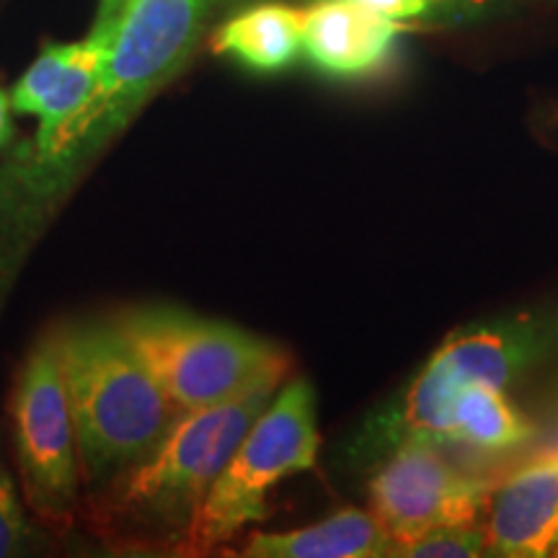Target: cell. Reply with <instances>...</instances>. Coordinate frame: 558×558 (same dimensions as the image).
Here are the masks:
<instances>
[{
  "label": "cell",
  "instance_id": "obj_2",
  "mask_svg": "<svg viewBox=\"0 0 558 558\" xmlns=\"http://www.w3.org/2000/svg\"><path fill=\"white\" fill-rule=\"evenodd\" d=\"M58 352L83 484L99 494L158 448L181 411L114 320L58 331Z\"/></svg>",
  "mask_w": 558,
  "mask_h": 558
},
{
  "label": "cell",
  "instance_id": "obj_12",
  "mask_svg": "<svg viewBox=\"0 0 558 558\" xmlns=\"http://www.w3.org/2000/svg\"><path fill=\"white\" fill-rule=\"evenodd\" d=\"M303 50V11L282 3L256 5L222 24L213 37V52L235 58L256 73H277Z\"/></svg>",
  "mask_w": 558,
  "mask_h": 558
},
{
  "label": "cell",
  "instance_id": "obj_18",
  "mask_svg": "<svg viewBox=\"0 0 558 558\" xmlns=\"http://www.w3.org/2000/svg\"><path fill=\"white\" fill-rule=\"evenodd\" d=\"M357 3L367 5V9L378 11L393 21H407L429 13L435 9L437 0H357Z\"/></svg>",
  "mask_w": 558,
  "mask_h": 558
},
{
  "label": "cell",
  "instance_id": "obj_5",
  "mask_svg": "<svg viewBox=\"0 0 558 558\" xmlns=\"http://www.w3.org/2000/svg\"><path fill=\"white\" fill-rule=\"evenodd\" d=\"M213 0H124L107 26L99 81L81 114L62 132L52 160L96 135H109L190 58Z\"/></svg>",
  "mask_w": 558,
  "mask_h": 558
},
{
  "label": "cell",
  "instance_id": "obj_10",
  "mask_svg": "<svg viewBox=\"0 0 558 558\" xmlns=\"http://www.w3.org/2000/svg\"><path fill=\"white\" fill-rule=\"evenodd\" d=\"M403 32L401 21L357 0H320L303 11V52L320 73L354 78L378 70Z\"/></svg>",
  "mask_w": 558,
  "mask_h": 558
},
{
  "label": "cell",
  "instance_id": "obj_21",
  "mask_svg": "<svg viewBox=\"0 0 558 558\" xmlns=\"http://www.w3.org/2000/svg\"><path fill=\"white\" fill-rule=\"evenodd\" d=\"M550 556H558V546H556V548H554V554H550Z\"/></svg>",
  "mask_w": 558,
  "mask_h": 558
},
{
  "label": "cell",
  "instance_id": "obj_15",
  "mask_svg": "<svg viewBox=\"0 0 558 558\" xmlns=\"http://www.w3.org/2000/svg\"><path fill=\"white\" fill-rule=\"evenodd\" d=\"M78 52V41L75 45H50L37 60L32 62L29 70L24 73L11 94V107L21 114H39L41 104L47 96L58 88V83L65 75V70Z\"/></svg>",
  "mask_w": 558,
  "mask_h": 558
},
{
  "label": "cell",
  "instance_id": "obj_20",
  "mask_svg": "<svg viewBox=\"0 0 558 558\" xmlns=\"http://www.w3.org/2000/svg\"><path fill=\"white\" fill-rule=\"evenodd\" d=\"M124 0H101V9H99V21H111L120 13Z\"/></svg>",
  "mask_w": 558,
  "mask_h": 558
},
{
  "label": "cell",
  "instance_id": "obj_11",
  "mask_svg": "<svg viewBox=\"0 0 558 558\" xmlns=\"http://www.w3.org/2000/svg\"><path fill=\"white\" fill-rule=\"evenodd\" d=\"M248 558H380L390 538L373 512L344 509L292 533H254L241 550Z\"/></svg>",
  "mask_w": 558,
  "mask_h": 558
},
{
  "label": "cell",
  "instance_id": "obj_4",
  "mask_svg": "<svg viewBox=\"0 0 558 558\" xmlns=\"http://www.w3.org/2000/svg\"><path fill=\"white\" fill-rule=\"evenodd\" d=\"M316 396L308 380H292L271 399L209 486L177 554L205 556L248 525L267 520V497L279 481L311 471L318 458Z\"/></svg>",
  "mask_w": 558,
  "mask_h": 558
},
{
  "label": "cell",
  "instance_id": "obj_7",
  "mask_svg": "<svg viewBox=\"0 0 558 558\" xmlns=\"http://www.w3.org/2000/svg\"><path fill=\"white\" fill-rule=\"evenodd\" d=\"M538 331L530 320L473 326L456 331L416 375L407 399L386 424L396 442L429 437L450 442L458 393L473 383L505 388L538 354Z\"/></svg>",
  "mask_w": 558,
  "mask_h": 558
},
{
  "label": "cell",
  "instance_id": "obj_13",
  "mask_svg": "<svg viewBox=\"0 0 558 558\" xmlns=\"http://www.w3.org/2000/svg\"><path fill=\"white\" fill-rule=\"evenodd\" d=\"M533 437V424L507 401L505 388L473 383L458 393L450 442L476 450H509Z\"/></svg>",
  "mask_w": 558,
  "mask_h": 558
},
{
  "label": "cell",
  "instance_id": "obj_17",
  "mask_svg": "<svg viewBox=\"0 0 558 558\" xmlns=\"http://www.w3.org/2000/svg\"><path fill=\"white\" fill-rule=\"evenodd\" d=\"M26 538H29V525H26L24 507L9 469L0 460V558L21 554Z\"/></svg>",
  "mask_w": 558,
  "mask_h": 558
},
{
  "label": "cell",
  "instance_id": "obj_6",
  "mask_svg": "<svg viewBox=\"0 0 558 558\" xmlns=\"http://www.w3.org/2000/svg\"><path fill=\"white\" fill-rule=\"evenodd\" d=\"M21 492L41 525L65 533L81 507V458L62 380L58 333L32 349L11 393Z\"/></svg>",
  "mask_w": 558,
  "mask_h": 558
},
{
  "label": "cell",
  "instance_id": "obj_9",
  "mask_svg": "<svg viewBox=\"0 0 558 558\" xmlns=\"http://www.w3.org/2000/svg\"><path fill=\"white\" fill-rule=\"evenodd\" d=\"M486 556L541 558L558 546V452L492 488L486 505Z\"/></svg>",
  "mask_w": 558,
  "mask_h": 558
},
{
  "label": "cell",
  "instance_id": "obj_16",
  "mask_svg": "<svg viewBox=\"0 0 558 558\" xmlns=\"http://www.w3.org/2000/svg\"><path fill=\"white\" fill-rule=\"evenodd\" d=\"M393 556L403 558H473L486 556L484 527L476 522L469 525H439L418 535L416 541L396 548Z\"/></svg>",
  "mask_w": 558,
  "mask_h": 558
},
{
  "label": "cell",
  "instance_id": "obj_1",
  "mask_svg": "<svg viewBox=\"0 0 558 558\" xmlns=\"http://www.w3.org/2000/svg\"><path fill=\"white\" fill-rule=\"evenodd\" d=\"M277 386L262 383L235 399L181 411L148 458L94 494L90 527L120 550L177 554L209 486L275 399Z\"/></svg>",
  "mask_w": 558,
  "mask_h": 558
},
{
  "label": "cell",
  "instance_id": "obj_14",
  "mask_svg": "<svg viewBox=\"0 0 558 558\" xmlns=\"http://www.w3.org/2000/svg\"><path fill=\"white\" fill-rule=\"evenodd\" d=\"M107 50V26L96 24L86 41H78V52L73 62L62 75L58 88L47 96V101L39 109V132L37 145L41 160H52L54 148H58L62 132L70 128V122L81 114L94 96L96 81H99V70Z\"/></svg>",
  "mask_w": 558,
  "mask_h": 558
},
{
  "label": "cell",
  "instance_id": "obj_3",
  "mask_svg": "<svg viewBox=\"0 0 558 558\" xmlns=\"http://www.w3.org/2000/svg\"><path fill=\"white\" fill-rule=\"evenodd\" d=\"M114 326L179 411L282 383L290 369L288 354L269 341L179 308H135L117 316Z\"/></svg>",
  "mask_w": 558,
  "mask_h": 558
},
{
  "label": "cell",
  "instance_id": "obj_19",
  "mask_svg": "<svg viewBox=\"0 0 558 558\" xmlns=\"http://www.w3.org/2000/svg\"><path fill=\"white\" fill-rule=\"evenodd\" d=\"M11 137V101L0 90V145L9 143Z\"/></svg>",
  "mask_w": 558,
  "mask_h": 558
},
{
  "label": "cell",
  "instance_id": "obj_8",
  "mask_svg": "<svg viewBox=\"0 0 558 558\" xmlns=\"http://www.w3.org/2000/svg\"><path fill=\"white\" fill-rule=\"evenodd\" d=\"M494 481L452 465L439 439L409 437L369 481V505L396 548L432 527L469 525L486 512Z\"/></svg>",
  "mask_w": 558,
  "mask_h": 558
}]
</instances>
